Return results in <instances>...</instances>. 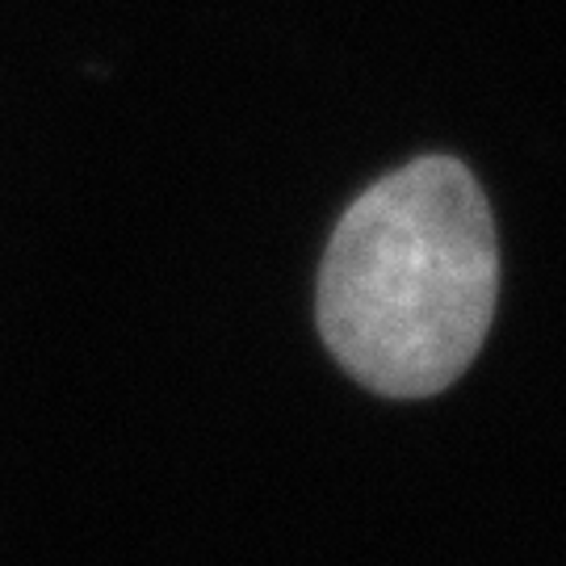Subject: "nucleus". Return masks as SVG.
I'll list each match as a JSON object with an SVG mask.
<instances>
[{"label": "nucleus", "mask_w": 566, "mask_h": 566, "mask_svg": "<svg viewBox=\"0 0 566 566\" xmlns=\"http://www.w3.org/2000/svg\"><path fill=\"white\" fill-rule=\"evenodd\" d=\"M495 294L483 189L458 160L424 156L344 210L319 273V332L361 386L428 399L479 357Z\"/></svg>", "instance_id": "1"}]
</instances>
